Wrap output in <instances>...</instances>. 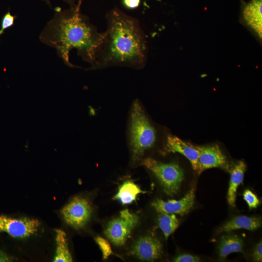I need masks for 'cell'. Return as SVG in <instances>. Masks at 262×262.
Here are the masks:
<instances>
[{
    "mask_svg": "<svg viewBox=\"0 0 262 262\" xmlns=\"http://www.w3.org/2000/svg\"><path fill=\"white\" fill-rule=\"evenodd\" d=\"M145 193L133 182L127 180L120 186L113 199L119 201L123 205L128 204L134 201L139 194Z\"/></svg>",
    "mask_w": 262,
    "mask_h": 262,
    "instance_id": "2e32d148",
    "label": "cell"
},
{
    "mask_svg": "<svg viewBox=\"0 0 262 262\" xmlns=\"http://www.w3.org/2000/svg\"><path fill=\"white\" fill-rule=\"evenodd\" d=\"M40 221L34 218H15L0 215V232H5L16 238H25L35 234L40 226Z\"/></svg>",
    "mask_w": 262,
    "mask_h": 262,
    "instance_id": "52a82bcc",
    "label": "cell"
},
{
    "mask_svg": "<svg viewBox=\"0 0 262 262\" xmlns=\"http://www.w3.org/2000/svg\"><path fill=\"white\" fill-rule=\"evenodd\" d=\"M200 258L195 255L189 254H182L177 256L173 260L175 262H197Z\"/></svg>",
    "mask_w": 262,
    "mask_h": 262,
    "instance_id": "44dd1931",
    "label": "cell"
},
{
    "mask_svg": "<svg viewBox=\"0 0 262 262\" xmlns=\"http://www.w3.org/2000/svg\"><path fill=\"white\" fill-rule=\"evenodd\" d=\"M159 213L158 218V226L164 233L165 238L167 239L169 235L178 228L179 222L175 214Z\"/></svg>",
    "mask_w": 262,
    "mask_h": 262,
    "instance_id": "ac0fdd59",
    "label": "cell"
},
{
    "mask_svg": "<svg viewBox=\"0 0 262 262\" xmlns=\"http://www.w3.org/2000/svg\"><path fill=\"white\" fill-rule=\"evenodd\" d=\"M92 208L86 198L76 196L61 210L65 222L75 229L83 228L90 220Z\"/></svg>",
    "mask_w": 262,
    "mask_h": 262,
    "instance_id": "8992f818",
    "label": "cell"
},
{
    "mask_svg": "<svg viewBox=\"0 0 262 262\" xmlns=\"http://www.w3.org/2000/svg\"><path fill=\"white\" fill-rule=\"evenodd\" d=\"M246 170V164L243 161H240L230 168L229 171L230 177L227 193V200L229 204L232 207L235 205L236 192L239 186L244 180Z\"/></svg>",
    "mask_w": 262,
    "mask_h": 262,
    "instance_id": "5bb4252c",
    "label": "cell"
},
{
    "mask_svg": "<svg viewBox=\"0 0 262 262\" xmlns=\"http://www.w3.org/2000/svg\"><path fill=\"white\" fill-rule=\"evenodd\" d=\"M158 140L157 131L140 101L135 100L130 111L128 141L132 159L139 164Z\"/></svg>",
    "mask_w": 262,
    "mask_h": 262,
    "instance_id": "3957f363",
    "label": "cell"
},
{
    "mask_svg": "<svg viewBox=\"0 0 262 262\" xmlns=\"http://www.w3.org/2000/svg\"><path fill=\"white\" fill-rule=\"evenodd\" d=\"M197 147L199 154L196 172L198 174L212 168H220L229 171L230 168L227 158L218 145Z\"/></svg>",
    "mask_w": 262,
    "mask_h": 262,
    "instance_id": "ba28073f",
    "label": "cell"
},
{
    "mask_svg": "<svg viewBox=\"0 0 262 262\" xmlns=\"http://www.w3.org/2000/svg\"><path fill=\"white\" fill-rule=\"evenodd\" d=\"M140 164L154 175L167 195L172 196L179 192L184 174L183 169L177 163H164L147 157L144 159Z\"/></svg>",
    "mask_w": 262,
    "mask_h": 262,
    "instance_id": "277c9868",
    "label": "cell"
},
{
    "mask_svg": "<svg viewBox=\"0 0 262 262\" xmlns=\"http://www.w3.org/2000/svg\"><path fill=\"white\" fill-rule=\"evenodd\" d=\"M244 18L246 24L261 39L262 33V0H251L243 10Z\"/></svg>",
    "mask_w": 262,
    "mask_h": 262,
    "instance_id": "4fadbf2b",
    "label": "cell"
},
{
    "mask_svg": "<svg viewBox=\"0 0 262 262\" xmlns=\"http://www.w3.org/2000/svg\"><path fill=\"white\" fill-rule=\"evenodd\" d=\"M243 196L250 210L256 208L260 203V201L256 195L249 189L244 192Z\"/></svg>",
    "mask_w": 262,
    "mask_h": 262,
    "instance_id": "ffe728a7",
    "label": "cell"
},
{
    "mask_svg": "<svg viewBox=\"0 0 262 262\" xmlns=\"http://www.w3.org/2000/svg\"><path fill=\"white\" fill-rule=\"evenodd\" d=\"M165 150L168 152L179 153L185 157L190 162L193 169L196 171L199 150L195 147L180 138L173 135H167L166 139Z\"/></svg>",
    "mask_w": 262,
    "mask_h": 262,
    "instance_id": "8fae6325",
    "label": "cell"
},
{
    "mask_svg": "<svg viewBox=\"0 0 262 262\" xmlns=\"http://www.w3.org/2000/svg\"><path fill=\"white\" fill-rule=\"evenodd\" d=\"M260 217L239 215L234 217L225 223L217 230V233L229 232L238 229H246L250 231L257 229L262 226Z\"/></svg>",
    "mask_w": 262,
    "mask_h": 262,
    "instance_id": "7c38bea8",
    "label": "cell"
},
{
    "mask_svg": "<svg viewBox=\"0 0 262 262\" xmlns=\"http://www.w3.org/2000/svg\"><path fill=\"white\" fill-rule=\"evenodd\" d=\"M130 253L142 261H153L161 258L163 245L155 236L146 235L140 237L134 243Z\"/></svg>",
    "mask_w": 262,
    "mask_h": 262,
    "instance_id": "9c48e42d",
    "label": "cell"
},
{
    "mask_svg": "<svg viewBox=\"0 0 262 262\" xmlns=\"http://www.w3.org/2000/svg\"><path fill=\"white\" fill-rule=\"evenodd\" d=\"M104 37L80 11V6L56 10L40 34L44 44L56 49L58 56L69 67L70 51L75 49L82 59L94 68Z\"/></svg>",
    "mask_w": 262,
    "mask_h": 262,
    "instance_id": "6da1fadb",
    "label": "cell"
},
{
    "mask_svg": "<svg viewBox=\"0 0 262 262\" xmlns=\"http://www.w3.org/2000/svg\"><path fill=\"white\" fill-rule=\"evenodd\" d=\"M106 20L103 43L93 69L115 66L143 68L147 47L138 20L117 9L109 12Z\"/></svg>",
    "mask_w": 262,
    "mask_h": 262,
    "instance_id": "7a4b0ae2",
    "label": "cell"
},
{
    "mask_svg": "<svg viewBox=\"0 0 262 262\" xmlns=\"http://www.w3.org/2000/svg\"><path fill=\"white\" fill-rule=\"evenodd\" d=\"M55 230L56 233V247L53 262H72V258L68 246L66 235L65 232L61 229H57Z\"/></svg>",
    "mask_w": 262,
    "mask_h": 262,
    "instance_id": "e0dca14e",
    "label": "cell"
},
{
    "mask_svg": "<svg viewBox=\"0 0 262 262\" xmlns=\"http://www.w3.org/2000/svg\"><path fill=\"white\" fill-rule=\"evenodd\" d=\"M195 197V189L193 188L180 199L164 201L158 198L152 202L151 206L158 213H173L182 216L187 214L193 208Z\"/></svg>",
    "mask_w": 262,
    "mask_h": 262,
    "instance_id": "30bf717a",
    "label": "cell"
},
{
    "mask_svg": "<svg viewBox=\"0 0 262 262\" xmlns=\"http://www.w3.org/2000/svg\"><path fill=\"white\" fill-rule=\"evenodd\" d=\"M138 221L139 217L137 214L128 209L122 210L118 216L108 223L104 234L115 246H123Z\"/></svg>",
    "mask_w": 262,
    "mask_h": 262,
    "instance_id": "5b68a950",
    "label": "cell"
},
{
    "mask_svg": "<svg viewBox=\"0 0 262 262\" xmlns=\"http://www.w3.org/2000/svg\"><path fill=\"white\" fill-rule=\"evenodd\" d=\"M11 261V259L5 253L0 251V262Z\"/></svg>",
    "mask_w": 262,
    "mask_h": 262,
    "instance_id": "d4e9b609",
    "label": "cell"
},
{
    "mask_svg": "<svg viewBox=\"0 0 262 262\" xmlns=\"http://www.w3.org/2000/svg\"><path fill=\"white\" fill-rule=\"evenodd\" d=\"M253 260L254 262L262 261V242L259 241L255 246L252 254Z\"/></svg>",
    "mask_w": 262,
    "mask_h": 262,
    "instance_id": "7402d4cb",
    "label": "cell"
},
{
    "mask_svg": "<svg viewBox=\"0 0 262 262\" xmlns=\"http://www.w3.org/2000/svg\"><path fill=\"white\" fill-rule=\"evenodd\" d=\"M7 29L5 26L3 25H0V36L1 34L3 33L4 31L5 30Z\"/></svg>",
    "mask_w": 262,
    "mask_h": 262,
    "instance_id": "484cf974",
    "label": "cell"
},
{
    "mask_svg": "<svg viewBox=\"0 0 262 262\" xmlns=\"http://www.w3.org/2000/svg\"><path fill=\"white\" fill-rule=\"evenodd\" d=\"M95 241L102 252L103 259H107L113 253L109 242L105 239L99 236L95 238Z\"/></svg>",
    "mask_w": 262,
    "mask_h": 262,
    "instance_id": "d6986e66",
    "label": "cell"
},
{
    "mask_svg": "<svg viewBox=\"0 0 262 262\" xmlns=\"http://www.w3.org/2000/svg\"><path fill=\"white\" fill-rule=\"evenodd\" d=\"M244 246V241L241 237L233 233L224 234L220 238L218 246L219 258L224 260L232 253H243Z\"/></svg>",
    "mask_w": 262,
    "mask_h": 262,
    "instance_id": "9a60e30c",
    "label": "cell"
},
{
    "mask_svg": "<svg viewBox=\"0 0 262 262\" xmlns=\"http://www.w3.org/2000/svg\"><path fill=\"white\" fill-rule=\"evenodd\" d=\"M124 6L129 9H134L139 6L140 0H123Z\"/></svg>",
    "mask_w": 262,
    "mask_h": 262,
    "instance_id": "603a6c76",
    "label": "cell"
},
{
    "mask_svg": "<svg viewBox=\"0 0 262 262\" xmlns=\"http://www.w3.org/2000/svg\"><path fill=\"white\" fill-rule=\"evenodd\" d=\"M46 2L49 5H50V0H42ZM65 2L68 3L70 7L79 6L81 5L82 0H64Z\"/></svg>",
    "mask_w": 262,
    "mask_h": 262,
    "instance_id": "cb8c5ba5",
    "label": "cell"
}]
</instances>
